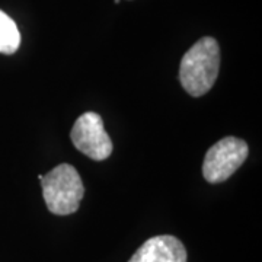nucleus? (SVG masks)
I'll list each match as a JSON object with an SVG mask.
<instances>
[{"label":"nucleus","mask_w":262,"mask_h":262,"mask_svg":"<svg viewBox=\"0 0 262 262\" xmlns=\"http://www.w3.org/2000/svg\"><path fill=\"white\" fill-rule=\"evenodd\" d=\"M20 46V34L13 22L3 10H0V53L13 54Z\"/></svg>","instance_id":"423d86ee"},{"label":"nucleus","mask_w":262,"mask_h":262,"mask_svg":"<svg viewBox=\"0 0 262 262\" xmlns=\"http://www.w3.org/2000/svg\"><path fill=\"white\" fill-rule=\"evenodd\" d=\"M70 139L76 149L96 162L108 159L113 153V141L96 113L82 114L72 128Z\"/></svg>","instance_id":"20e7f679"},{"label":"nucleus","mask_w":262,"mask_h":262,"mask_svg":"<svg viewBox=\"0 0 262 262\" xmlns=\"http://www.w3.org/2000/svg\"><path fill=\"white\" fill-rule=\"evenodd\" d=\"M41 187L47 208L57 215H67L77 211L84 195L82 178L69 163H61L42 175Z\"/></svg>","instance_id":"f03ea898"},{"label":"nucleus","mask_w":262,"mask_h":262,"mask_svg":"<svg viewBox=\"0 0 262 262\" xmlns=\"http://www.w3.org/2000/svg\"><path fill=\"white\" fill-rule=\"evenodd\" d=\"M128 262H187V249L178 237L160 234L146 241Z\"/></svg>","instance_id":"39448f33"},{"label":"nucleus","mask_w":262,"mask_h":262,"mask_svg":"<svg viewBox=\"0 0 262 262\" xmlns=\"http://www.w3.org/2000/svg\"><path fill=\"white\" fill-rule=\"evenodd\" d=\"M248 144L237 137H225L211 146L203 163V175L210 184L229 179L248 158Z\"/></svg>","instance_id":"7ed1b4c3"},{"label":"nucleus","mask_w":262,"mask_h":262,"mask_svg":"<svg viewBox=\"0 0 262 262\" xmlns=\"http://www.w3.org/2000/svg\"><path fill=\"white\" fill-rule=\"evenodd\" d=\"M220 69V47L214 38L196 41L182 57L179 80L191 96H203L217 80Z\"/></svg>","instance_id":"f257e3e1"},{"label":"nucleus","mask_w":262,"mask_h":262,"mask_svg":"<svg viewBox=\"0 0 262 262\" xmlns=\"http://www.w3.org/2000/svg\"><path fill=\"white\" fill-rule=\"evenodd\" d=\"M120 2H121V0H114V3H117V5H118Z\"/></svg>","instance_id":"0eeeda50"}]
</instances>
